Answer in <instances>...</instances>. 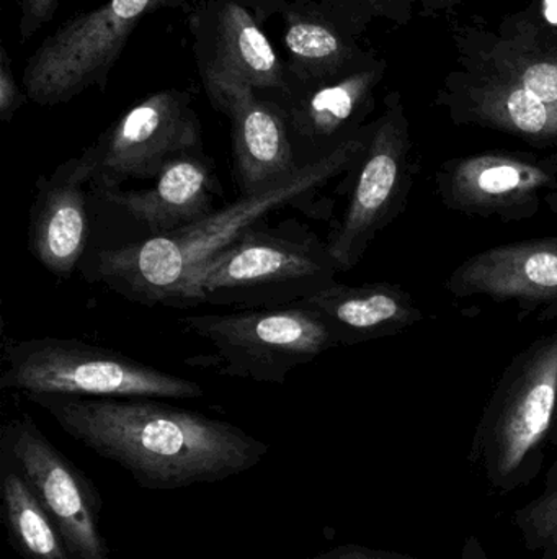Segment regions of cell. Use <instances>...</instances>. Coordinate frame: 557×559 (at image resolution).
<instances>
[{"instance_id":"cell-21","label":"cell","mask_w":557,"mask_h":559,"mask_svg":"<svg viewBox=\"0 0 557 559\" xmlns=\"http://www.w3.org/2000/svg\"><path fill=\"white\" fill-rule=\"evenodd\" d=\"M283 39L290 56V88L326 84L339 69L343 58L342 41L329 25L314 16L304 12L288 13Z\"/></svg>"},{"instance_id":"cell-22","label":"cell","mask_w":557,"mask_h":559,"mask_svg":"<svg viewBox=\"0 0 557 559\" xmlns=\"http://www.w3.org/2000/svg\"><path fill=\"white\" fill-rule=\"evenodd\" d=\"M523 545L540 559H557V462L549 466L545 488L512 514Z\"/></svg>"},{"instance_id":"cell-28","label":"cell","mask_w":557,"mask_h":559,"mask_svg":"<svg viewBox=\"0 0 557 559\" xmlns=\"http://www.w3.org/2000/svg\"><path fill=\"white\" fill-rule=\"evenodd\" d=\"M553 442H557V419H556V427H555V436H553Z\"/></svg>"},{"instance_id":"cell-8","label":"cell","mask_w":557,"mask_h":559,"mask_svg":"<svg viewBox=\"0 0 557 559\" xmlns=\"http://www.w3.org/2000/svg\"><path fill=\"white\" fill-rule=\"evenodd\" d=\"M202 151V124L186 92H154L124 111L82 153L90 192L120 190L128 180L157 179L167 163Z\"/></svg>"},{"instance_id":"cell-13","label":"cell","mask_w":557,"mask_h":559,"mask_svg":"<svg viewBox=\"0 0 557 559\" xmlns=\"http://www.w3.org/2000/svg\"><path fill=\"white\" fill-rule=\"evenodd\" d=\"M445 289L457 298L513 302L540 321H557V236L477 252L448 275Z\"/></svg>"},{"instance_id":"cell-11","label":"cell","mask_w":557,"mask_h":559,"mask_svg":"<svg viewBox=\"0 0 557 559\" xmlns=\"http://www.w3.org/2000/svg\"><path fill=\"white\" fill-rule=\"evenodd\" d=\"M435 192L450 212L502 223L535 218L557 190V154H471L435 173Z\"/></svg>"},{"instance_id":"cell-24","label":"cell","mask_w":557,"mask_h":559,"mask_svg":"<svg viewBox=\"0 0 557 559\" xmlns=\"http://www.w3.org/2000/svg\"><path fill=\"white\" fill-rule=\"evenodd\" d=\"M19 3L22 10L20 35L26 41L55 16L59 0H19Z\"/></svg>"},{"instance_id":"cell-5","label":"cell","mask_w":557,"mask_h":559,"mask_svg":"<svg viewBox=\"0 0 557 559\" xmlns=\"http://www.w3.org/2000/svg\"><path fill=\"white\" fill-rule=\"evenodd\" d=\"M0 390L107 400H195L205 396L196 381L141 364L133 357L78 338L7 341Z\"/></svg>"},{"instance_id":"cell-7","label":"cell","mask_w":557,"mask_h":559,"mask_svg":"<svg viewBox=\"0 0 557 559\" xmlns=\"http://www.w3.org/2000/svg\"><path fill=\"white\" fill-rule=\"evenodd\" d=\"M185 0H107L62 23L26 61L23 88L33 104H68L87 88L107 87L108 75L137 23Z\"/></svg>"},{"instance_id":"cell-2","label":"cell","mask_w":557,"mask_h":559,"mask_svg":"<svg viewBox=\"0 0 557 559\" xmlns=\"http://www.w3.org/2000/svg\"><path fill=\"white\" fill-rule=\"evenodd\" d=\"M372 130L360 131L319 163L301 167L262 192L241 197L202 222L98 251L92 264V282H101L144 306L183 308L190 280L222 249L265 222L270 213L313 205L314 197L327 183L350 176L365 154Z\"/></svg>"},{"instance_id":"cell-23","label":"cell","mask_w":557,"mask_h":559,"mask_svg":"<svg viewBox=\"0 0 557 559\" xmlns=\"http://www.w3.org/2000/svg\"><path fill=\"white\" fill-rule=\"evenodd\" d=\"M26 95L22 94L19 84H16L15 75L10 68L9 55H7L5 46L0 49V120L9 123L13 120L16 111L25 104Z\"/></svg>"},{"instance_id":"cell-6","label":"cell","mask_w":557,"mask_h":559,"mask_svg":"<svg viewBox=\"0 0 557 559\" xmlns=\"http://www.w3.org/2000/svg\"><path fill=\"white\" fill-rule=\"evenodd\" d=\"M179 322L215 348L211 354L185 358V365L255 383L283 384L294 368L340 347L323 316L304 301L229 314L185 316Z\"/></svg>"},{"instance_id":"cell-16","label":"cell","mask_w":557,"mask_h":559,"mask_svg":"<svg viewBox=\"0 0 557 559\" xmlns=\"http://www.w3.org/2000/svg\"><path fill=\"white\" fill-rule=\"evenodd\" d=\"M221 195L215 164L203 151L183 154L166 164L149 190H113L101 199L120 206L150 236L177 231L216 212Z\"/></svg>"},{"instance_id":"cell-25","label":"cell","mask_w":557,"mask_h":559,"mask_svg":"<svg viewBox=\"0 0 557 559\" xmlns=\"http://www.w3.org/2000/svg\"><path fill=\"white\" fill-rule=\"evenodd\" d=\"M310 559H419L401 551L382 550V548L363 547V545H342L324 551Z\"/></svg>"},{"instance_id":"cell-27","label":"cell","mask_w":557,"mask_h":559,"mask_svg":"<svg viewBox=\"0 0 557 559\" xmlns=\"http://www.w3.org/2000/svg\"><path fill=\"white\" fill-rule=\"evenodd\" d=\"M546 16L557 23V0H546Z\"/></svg>"},{"instance_id":"cell-9","label":"cell","mask_w":557,"mask_h":559,"mask_svg":"<svg viewBox=\"0 0 557 559\" xmlns=\"http://www.w3.org/2000/svg\"><path fill=\"white\" fill-rule=\"evenodd\" d=\"M415 170L404 120L389 111L373 127L365 154L347 176V206L326 241L337 271L355 269L379 233L401 216Z\"/></svg>"},{"instance_id":"cell-10","label":"cell","mask_w":557,"mask_h":559,"mask_svg":"<svg viewBox=\"0 0 557 559\" xmlns=\"http://www.w3.org/2000/svg\"><path fill=\"white\" fill-rule=\"evenodd\" d=\"M0 453L25 479L75 558L110 559L100 528V495L90 479L49 442L28 414L5 424Z\"/></svg>"},{"instance_id":"cell-1","label":"cell","mask_w":557,"mask_h":559,"mask_svg":"<svg viewBox=\"0 0 557 559\" xmlns=\"http://www.w3.org/2000/svg\"><path fill=\"white\" fill-rule=\"evenodd\" d=\"M25 397L72 439L150 491L225 481L254 468L268 453L267 443L234 424L156 401Z\"/></svg>"},{"instance_id":"cell-14","label":"cell","mask_w":557,"mask_h":559,"mask_svg":"<svg viewBox=\"0 0 557 559\" xmlns=\"http://www.w3.org/2000/svg\"><path fill=\"white\" fill-rule=\"evenodd\" d=\"M90 169L84 156L59 164L39 177L29 210L28 246L49 274L69 278L81 264L90 238Z\"/></svg>"},{"instance_id":"cell-19","label":"cell","mask_w":557,"mask_h":559,"mask_svg":"<svg viewBox=\"0 0 557 559\" xmlns=\"http://www.w3.org/2000/svg\"><path fill=\"white\" fill-rule=\"evenodd\" d=\"M463 120L506 131L530 143L557 141V108L506 79L468 92L460 105Z\"/></svg>"},{"instance_id":"cell-26","label":"cell","mask_w":557,"mask_h":559,"mask_svg":"<svg viewBox=\"0 0 557 559\" xmlns=\"http://www.w3.org/2000/svg\"><path fill=\"white\" fill-rule=\"evenodd\" d=\"M545 209L548 210L549 213H553V215L557 216V190L546 195Z\"/></svg>"},{"instance_id":"cell-4","label":"cell","mask_w":557,"mask_h":559,"mask_svg":"<svg viewBox=\"0 0 557 559\" xmlns=\"http://www.w3.org/2000/svg\"><path fill=\"white\" fill-rule=\"evenodd\" d=\"M557 419V329L512 358L484 406L470 462L499 495L532 485Z\"/></svg>"},{"instance_id":"cell-12","label":"cell","mask_w":557,"mask_h":559,"mask_svg":"<svg viewBox=\"0 0 557 559\" xmlns=\"http://www.w3.org/2000/svg\"><path fill=\"white\" fill-rule=\"evenodd\" d=\"M192 16L195 56L209 100L229 88L255 92L290 91L288 71L281 64L270 39L238 0H205Z\"/></svg>"},{"instance_id":"cell-18","label":"cell","mask_w":557,"mask_h":559,"mask_svg":"<svg viewBox=\"0 0 557 559\" xmlns=\"http://www.w3.org/2000/svg\"><path fill=\"white\" fill-rule=\"evenodd\" d=\"M303 301L323 316L340 347L401 334L424 319L414 296L388 282H336Z\"/></svg>"},{"instance_id":"cell-17","label":"cell","mask_w":557,"mask_h":559,"mask_svg":"<svg viewBox=\"0 0 557 559\" xmlns=\"http://www.w3.org/2000/svg\"><path fill=\"white\" fill-rule=\"evenodd\" d=\"M368 74H356L332 84L291 87L278 104L287 115L298 166L319 163L362 130L356 115L370 91Z\"/></svg>"},{"instance_id":"cell-15","label":"cell","mask_w":557,"mask_h":559,"mask_svg":"<svg viewBox=\"0 0 557 559\" xmlns=\"http://www.w3.org/2000/svg\"><path fill=\"white\" fill-rule=\"evenodd\" d=\"M213 107L231 121L232 164L241 197L262 192L301 169L278 102L265 100L254 88L241 85L216 98Z\"/></svg>"},{"instance_id":"cell-20","label":"cell","mask_w":557,"mask_h":559,"mask_svg":"<svg viewBox=\"0 0 557 559\" xmlns=\"http://www.w3.org/2000/svg\"><path fill=\"white\" fill-rule=\"evenodd\" d=\"M0 501L7 537L20 557L77 559L25 479L5 460H0Z\"/></svg>"},{"instance_id":"cell-3","label":"cell","mask_w":557,"mask_h":559,"mask_svg":"<svg viewBox=\"0 0 557 559\" xmlns=\"http://www.w3.org/2000/svg\"><path fill=\"white\" fill-rule=\"evenodd\" d=\"M327 242L296 218L267 219L206 262L186 286L183 308L293 305L336 283Z\"/></svg>"}]
</instances>
